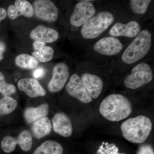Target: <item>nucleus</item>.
<instances>
[{
	"label": "nucleus",
	"mask_w": 154,
	"mask_h": 154,
	"mask_svg": "<svg viewBox=\"0 0 154 154\" xmlns=\"http://www.w3.org/2000/svg\"><path fill=\"white\" fill-rule=\"evenodd\" d=\"M54 50L49 46H44L38 51H34L32 53L33 57L42 62H47L52 59Z\"/></svg>",
	"instance_id": "nucleus-23"
},
{
	"label": "nucleus",
	"mask_w": 154,
	"mask_h": 154,
	"mask_svg": "<svg viewBox=\"0 0 154 154\" xmlns=\"http://www.w3.org/2000/svg\"><path fill=\"white\" fill-rule=\"evenodd\" d=\"M15 63L18 66L23 69H34L38 65V61L32 56L28 54H20L15 59Z\"/></svg>",
	"instance_id": "nucleus-19"
},
{
	"label": "nucleus",
	"mask_w": 154,
	"mask_h": 154,
	"mask_svg": "<svg viewBox=\"0 0 154 154\" xmlns=\"http://www.w3.org/2000/svg\"><path fill=\"white\" fill-rule=\"evenodd\" d=\"M45 73H46V70L44 68L40 67L33 71V76L36 79H40L44 76Z\"/></svg>",
	"instance_id": "nucleus-29"
},
{
	"label": "nucleus",
	"mask_w": 154,
	"mask_h": 154,
	"mask_svg": "<svg viewBox=\"0 0 154 154\" xmlns=\"http://www.w3.org/2000/svg\"><path fill=\"white\" fill-rule=\"evenodd\" d=\"M123 48V45L118 38L107 36L99 39L94 45V50L97 53L107 56L118 54Z\"/></svg>",
	"instance_id": "nucleus-9"
},
{
	"label": "nucleus",
	"mask_w": 154,
	"mask_h": 154,
	"mask_svg": "<svg viewBox=\"0 0 154 154\" xmlns=\"http://www.w3.org/2000/svg\"><path fill=\"white\" fill-rule=\"evenodd\" d=\"M53 128L56 133L64 137L72 135V126L70 119L67 115L62 112L57 113L52 119Z\"/></svg>",
	"instance_id": "nucleus-13"
},
{
	"label": "nucleus",
	"mask_w": 154,
	"mask_h": 154,
	"mask_svg": "<svg viewBox=\"0 0 154 154\" xmlns=\"http://www.w3.org/2000/svg\"><path fill=\"white\" fill-rule=\"evenodd\" d=\"M18 144L24 152L30 151L33 145V139L30 131L27 130L22 131L17 137Z\"/></svg>",
	"instance_id": "nucleus-21"
},
{
	"label": "nucleus",
	"mask_w": 154,
	"mask_h": 154,
	"mask_svg": "<svg viewBox=\"0 0 154 154\" xmlns=\"http://www.w3.org/2000/svg\"><path fill=\"white\" fill-rule=\"evenodd\" d=\"M115 20L114 16L108 11H102L89 19L82 25L81 34L87 39L97 38L109 28Z\"/></svg>",
	"instance_id": "nucleus-4"
},
{
	"label": "nucleus",
	"mask_w": 154,
	"mask_h": 154,
	"mask_svg": "<svg viewBox=\"0 0 154 154\" xmlns=\"http://www.w3.org/2000/svg\"><path fill=\"white\" fill-rule=\"evenodd\" d=\"M49 111V106L46 103L36 107H29L25 109L24 116L27 123H33L40 119L45 117Z\"/></svg>",
	"instance_id": "nucleus-16"
},
{
	"label": "nucleus",
	"mask_w": 154,
	"mask_h": 154,
	"mask_svg": "<svg viewBox=\"0 0 154 154\" xmlns=\"http://www.w3.org/2000/svg\"><path fill=\"white\" fill-rule=\"evenodd\" d=\"M8 16L11 19H15L19 17L17 9L14 5L9 6L8 8Z\"/></svg>",
	"instance_id": "nucleus-28"
},
{
	"label": "nucleus",
	"mask_w": 154,
	"mask_h": 154,
	"mask_svg": "<svg viewBox=\"0 0 154 154\" xmlns=\"http://www.w3.org/2000/svg\"><path fill=\"white\" fill-rule=\"evenodd\" d=\"M63 147L59 143L47 140L38 146L33 154H63Z\"/></svg>",
	"instance_id": "nucleus-18"
},
{
	"label": "nucleus",
	"mask_w": 154,
	"mask_h": 154,
	"mask_svg": "<svg viewBox=\"0 0 154 154\" xmlns=\"http://www.w3.org/2000/svg\"><path fill=\"white\" fill-rule=\"evenodd\" d=\"M132 111L131 102L126 97L112 94L106 97L100 104L99 112L110 122H119L126 119Z\"/></svg>",
	"instance_id": "nucleus-1"
},
{
	"label": "nucleus",
	"mask_w": 154,
	"mask_h": 154,
	"mask_svg": "<svg viewBox=\"0 0 154 154\" xmlns=\"http://www.w3.org/2000/svg\"><path fill=\"white\" fill-rule=\"evenodd\" d=\"M153 79V72L150 66L141 63L135 66L124 80L126 88L136 90L150 82Z\"/></svg>",
	"instance_id": "nucleus-5"
},
{
	"label": "nucleus",
	"mask_w": 154,
	"mask_h": 154,
	"mask_svg": "<svg viewBox=\"0 0 154 154\" xmlns=\"http://www.w3.org/2000/svg\"><path fill=\"white\" fill-rule=\"evenodd\" d=\"M152 128L149 118L139 115L127 119L121 124V130L123 137L133 143L144 142L149 137Z\"/></svg>",
	"instance_id": "nucleus-2"
},
{
	"label": "nucleus",
	"mask_w": 154,
	"mask_h": 154,
	"mask_svg": "<svg viewBox=\"0 0 154 154\" xmlns=\"http://www.w3.org/2000/svg\"><path fill=\"white\" fill-rule=\"evenodd\" d=\"M66 90L69 95L82 103L88 104L93 100L83 85L81 78L76 74H73L70 77L67 84Z\"/></svg>",
	"instance_id": "nucleus-10"
},
{
	"label": "nucleus",
	"mask_w": 154,
	"mask_h": 154,
	"mask_svg": "<svg viewBox=\"0 0 154 154\" xmlns=\"http://www.w3.org/2000/svg\"><path fill=\"white\" fill-rule=\"evenodd\" d=\"M45 43L42 42L35 41L33 43V49L35 51H38L39 50L42 49V48L45 46Z\"/></svg>",
	"instance_id": "nucleus-30"
},
{
	"label": "nucleus",
	"mask_w": 154,
	"mask_h": 154,
	"mask_svg": "<svg viewBox=\"0 0 154 154\" xmlns=\"http://www.w3.org/2000/svg\"><path fill=\"white\" fill-rule=\"evenodd\" d=\"M18 144L17 138L11 136L5 137L1 143V147L5 152L9 153L14 151Z\"/></svg>",
	"instance_id": "nucleus-25"
},
{
	"label": "nucleus",
	"mask_w": 154,
	"mask_h": 154,
	"mask_svg": "<svg viewBox=\"0 0 154 154\" xmlns=\"http://www.w3.org/2000/svg\"><path fill=\"white\" fill-rule=\"evenodd\" d=\"M17 102L10 96H5L0 99V116L10 114L17 108Z\"/></svg>",
	"instance_id": "nucleus-20"
},
{
	"label": "nucleus",
	"mask_w": 154,
	"mask_h": 154,
	"mask_svg": "<svg viewBox=\"0 0 154 154\" xmlns=\"http://www.w3.org/2000/svg\"><path fill=\"white\" fill-rule=\"evenodd\" d=\"M151 2L150 0H131L130 1V5L135 14L143 15L146 12Z\"/></svg>",
	"instance_id": "nucleus-24"
},
{
	"label": "nucleus",
	"mask_w": 154,
	"mask_h": 154,
	"mask_svg": "<svg viewBox=\"0 0 154 154\" xmlns=\"http://www.w3.org/2000/svg\"><path fill=\"white\" fill-rule=\"evenodd\" d=\"M137 154H154V150L151 146L144 145L139 148Z\"/></svg>",
	"instance_id": "nucleus-27"
},
{
	"label": "nucleus",
	"mask_w": 154,
	"mask_h": 154,
	"mask_svg": "<svg viewBox=\"0 0 154 154\" xmlns=\"http://www.w3.org/2000/svg\"><path fill=\"white\" fill-rule=\"evenodd\" d=\"M33 11L38 19L49 22H54L58 17L57 7L49 0H37L33 3Z\"/></svg>",
	"instance_id": "nucleus-8"
},
{
	"label": "nucleus",
	"mask_w": 154,
	"mask_h": 154,
	"mask_svg": "<svg viewBox=\"0 0 154 154\" xmlns=\"http://www.w3.org/2000/svg\"><path fill=\"white\" fill-rule=\"evenodd\" d=\"M69 77V69L64 63L56 65L53 70L52 78L48 83V89L51 93H57L61 91Z\"/></svg>",
	"instance_id": "nucleus-7"
},
{
	"label": "nucleus",
	"mask_w": 154,
	"mask_h": 154,
	"mask_svg": "<svg viewBox=\"0 0 154 154\" xmlns=\"http://www.w3.org/2000/svg\"><path fill=\"white\" fill-rule=\"evenodd\" d=\"M5 49V46L4 43L0 42V60L3 57V53Z\"/></svg>",
	"instance_id": "nucleus-32"
},
{
	"label": "nucleus",
	"mask_w": 154,
	"mask_h": 154,
	"mask_svg": "<svg viewBox=\"0 0 154 154\" xmlns=\"http://www.w3.org/2000/svg\"><path fill=\"white\" fill-rule=\"evenodd\" d=\"M14 5L19 16L23 15L28 18L33 17L34 14L33 7L28 1L17 0L15 1Z\"/></svg>",
	"instance_id": "nucleus-22"
},
{
	"label": "nucleus",
	"mask_w": 154,
	"mask_h": 154,
	"mask_svg": "<svg viewBox=\"0 0 154 154\" xmlns=\"http://www.w3.org/2000/svg\"><path fill=\"white\" fill-rule=\"evenodd\" d=\"M141 30L139 23L137 21H132L124 23L117 22L109 30V34L112 36H124L128 38L136 37Z\"/></svg>",
	"instance_id": "nucleus-11"
},
{
	"label": "nucleus",
	"mask_w": 154,
	"mask_h": 154,
	"mask_svg": "<svg viewBox=\"0 0 154 154\" xmlns=\"http://www.w3.org/2000/svg\"><path fill=\"white\" fill-rule=\"evenodd\" d=\"M152 44V33L146 29L141 30L122 53V60L127 64L137 62L148 53Z\"/></svg>",
	"instance_id": "nucleus-3"
},
{
	"label": "nucleus",
	"mask_w": 154,
	"mask_h": 154,
	"mask_svg": "<svg viewBox=\"0 0 154 154\" xmlns=\"http://www.w3.org/2000/svg\"><path fill=\"white\" fill-rule=\"evenodd\" d=\"M81 80L86 90L92 99L98 98L103 90V81L97 75L89 72L82 75Z\"/></svg>",
	"instance_id": "nucleus-12"
},
{
	"label": "nucleus",
	"mask_w": 154,
	"mask_h": 154,
	"mask_svg": "<svg viewBox=\"0 0 154 154\" xmlns=\"http://www.w3.org/2000/svg\"><path fill=\"white\" fill-rule=\"evenodd\" d=\"M16 92L15 86L6 82L4 75L0 72V93L5 96H8Z\"/></svg>",
	"instance_id": "nucleus-26"
},
{
	"label": "nucleus",
	"mask_w": 154,
	"mask_h": 154,
	"mask_svg": "<svg viewBox=\"0 0 154 154\" xmlns=\"http://www.w3.org/2000/svg\"><path fill=\"white\" fill-rule=\"evenodd\" d=\"M31 130L34 137L40 139L50 134L52 130L51 122L47 117L40 119L33 122Z\"/></svg>",
	"instance_id": "nucleus-17"
},
{
	"label": "nucleus",
	"mask_w": 154,
	"mask_h": 154,
	"mask_svg": "<svg viewBox=\"0 0 154 154\" xmlns=\"http://www.w3.org/2000/svg\"><path fill=\"white\" fill-rule=\"evenodd\" d=\"M7 16V12L5 9L1 8H0V22L5 19Z\"/></svg>",
	"instance_id": "nucleus-31"
},
{
	"label": "nucleus",
	"mask_w": 154,
	"mask_h": 154,
	"mask_svg": "<svg viewBox=\"0 0 154 154\" xmlns=\"http://www.w3.org/2000/svg\"><path fill=\"white\" fill-rule=\"evenodd\" d=\"M91 1H82L76 4L70 18L72 26H82L89 19L95 15L96 10Z\"/></svg>",
	"instance_id": "nucleus-6"
},
{
	"label": "nucleus",
	"mask_w": 154,
	"mask_h": 154,
	"mask_svg": "<svg viewBox=\"0 0 154 154\" xmlns=\"http://www.w3.org/2000/svg\"><path fill=\"white\" fill-rule=\"evenodd\" d=\"M18 87L20 91L31 98L45 96L46 94L45 90L38 81L31 78L21 79L18 82Z\"/></svg>",
	"instance_id": "nucleus-14"
},
{
	"label": "nucleus",
	"mask_w": 154,
	"mask_h": 154,
	"mask_svg": "<svg viewBox=\"0 0 154 154\" xmlns=\"http://www.w3.org/2000/svg\"><path fill=\"white\" fill-rule=\"evenodd\" d=\"M30 36L35 41L51 43L57 40L59 35L57 31L53 28L38 25L31 31Z\"/></svg>",
	"instance_id": "nucleus-15"
}]
</instances>
